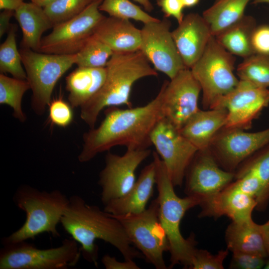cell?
Here are the masks:
<instances>
[{"instance_id":"obj_13","label":"cell","mask_w":269,"mask_h":269,"mask_svg":"<svg viewBox=\"0 0 269 269\" xmlns=\"http://www.w3.org/2000/svg\"><path fill=\"white\" fill-rule=\"evenodd\" d=\"M170 80L162 85V111L163 117L180 130L200 110L198 102L201 87L188 68Z\"/></svg>"},{"instance_id":"obj_16","label":"cell","mask_w":269,"mask_h":269,"mask_svg":"<svg viewBox=\"0 0 269 269\" xmlns=\"http://www.w3.org/2000/svg\"><path fill=\"white\" fill-rule=\"evenodd\" d=\"M269 143V127L255 133L223 128L216 135L209 149L226 170L233 172L242 161Z\"/></svg>"},{"instance_id":"obj_30","label":"cell","mask_w":269,"mask_h":269,"mask_svg":"<svg viewBox=\"0 0 269 269\" xmlns=\"http://www.w3.org/2000/svg\"><path fill=\"white\" fill-rule=\"evenodd\" d=\"M17 29V25L12 24L6 39L0 45V72L9 73L15 78L26 80V74L16 45Z\"/></svg>"},{"instance_id":"obj_43","label":"cell","mask_w":269,"mask_h":269,"mask_svg":"<svg viewBox=\"0 0 269 269\" xmlns=\"http://www.w3.org/2000/svg\"><path fill=\"white\" fill-rule=\"evenodd\" d=\"M265 248L269 257V220L265 223L261 225Z\"/></svg>"},{"instance_id":"obj_41","label":"cell","mask_w":269,"mask_h":269,"mask_svg":"<svg viewBox=\"0 0 269 269\" xmlns=\"http://www.w3.org/2000/svg\"><path fill=\"white\" fill-rule=\"evenodd\" d=\"M14 11L2 10L0 13V37L1 38L5 33H7L12 24L10 20L14 16Z\"/></svg>"},{"instance_id":"obj_39","label":"cell","mask_w":269,"mask_h":269,"mask_svg":"<svg viewBox=\"0 0 269 269\" xmlns=\"http://www.w3.org/2000/svg\"><path fill=\"white\" fill-rule=\"evenodd\" d=\"M156 4L161 8L165 17L172 16L178 23L183 20L184 6L181 0H159Z\"/></svg>"},{"instance_id":"obj_32","label":"cell","mask_w":269,"mask_h":269,"mask_svg":"<svg viewBox=\"0 0 269 269\" xmlns=\"http://www.w3.org/2000/svg\"><path fill=\"white\" fill-rule=\"evenodd\" d=\"M256 153L239 171H251L261 181L263 191L256 208L263 211L269 201V143Z\"/></svg>"},{"instance_id":"obj_6","label":"cell","mask_w":269,"mask_h":269,"mask_svg":"<svg viewBox=\"0 0 269 269\" xmlns=\"http://www.w3.org/2000/svg\"><path fill=\"white\" fill-rule=\"evenodd\" d=\"M236 58L212 36L200 58L190 68L202 91V105L210 109L239 82L234 73Z\"/></svg>"},{"instance_id":"obj_9","label":"cell","mask_w":269,"mask_h":269,"mask_svg":"<svg viewBox=\"0 0 269 269\" xmlns=\"http://www.w3.org/2000/svg\"><path fill=\"white\" fill-rule=\"evenodd\" d=\"M111 215L120 222L129 240L143 255L146 262L156 269H167L163 254L169 251L170 247L159 220L157 198L140 213Z\"/></svg>"},{"instance_id":"obj_2","label":"cell","mask_w":269,"mask_h":269,"mask_svg":"<svg viewBox=\"0 0 269 269\" xmlns=\"http://www.w3.org/2000/svg\"><path fill=\"white\" fill-rule=\"evenodd\" d=\"M65 231L80 246L81 256L90 263L98 266L97 240L115 247L125 260L144 259L129 240L120 222L98 206L87 204L78 195L69 198V204L61 219Z\"/></svg>"},{"instance_id":"obj_17","label":"cell","mask_w":269,"mask_h":269,"mask_svg":"<svg viewBox=\"0 0 269 269\" xmlns=\"http://www.w3.org/2000/svg\"><path fill=\"white\" fill-rule=\"evenodd\" d=\"M185 178L187 195L197 196L202 199L225 188L235 178V173L221 169L208 148L197 152Z\"/></svg>"},{"instance_id":"obj_28","label":"cell","mask_w":269,"mask_h":269,"mask_svg":"<svg viewBox=\"0 0 269 269\" xmlns=\"http://www.w3.org/2000/svg\"><path fill=\"white\" fill-rule=\"evenodd\" d=\"M239 80L260 88H269V54L254 53L244 58L237 68Z\"/></svg>"},{"instance_id":"obj_3","label":"cell","mask_w":269,"mask_h":269,"mask_svg":"<svg viewBox=\"0 0 269 269\" xmlns=\"http://www.w3.org/2000/svg\"><path fill=\"white\" fill-rule=\"evenodd\" d=\"M105 68L106 75L102 86L80 107L81 118L90 129L95 128L97 118L104 109L121 105L132 108L130 96L134 83L141 78L158 75L139 50L114 52Z\"/></svg>"},{"instance_id":"obj_4","label":"cell","mask_w":269,"mask_h":269,"mask_svg":"<svg viewBox=\"0 0 269 269\" xmlns=\"http://www.w3.org/2000/svg\"><path fill=\"white\" fill-rule=\"evenodd\" d=\"M156 168V185L158 191L159 218L169 244L170 265H176L189 269L196 249L197 242L194 234L187 239L180 232V224L185 213L190 209L199 205L202 199L195 196L178 197L175 192L165 165L156 151L152 154Z\"/></svg>"},{"instance_id":"obj_27","label":"cell","mask_w":269,"mask_h":269,"mask_svg":"<svg viewBox=\"0 0 269 269\" xmlns=\"http://www.w3.org/2000/svg\"><path fill=\"white\" fill-rule=\"evenodd\" d=\"M251 0H215L202 15L212 36H217L240 20L244 16L246 7Z\"/></svg>"},{"instance_id":"obj_23","label":"cell","mask_w":269,"mask_h":269,"mask_svg":"<svg viewBox=\"0 0 269 269\" xmlns=\"http://www.w3.org/2000/svg\"><path fill=\"white\" fill-rule=\"evenodd\" d=\"M14 17L22 31L21 48L38 52L42 34L54 25L43 7L24 2L14 11Z\"/></svg>"},{"instance_id":"obj_37","label":"cell","mask_w":269,"mask_h":269,"mask_svg":"<svg viewBox=\"0 0 269 269\" xmlns=\"http://www.w3.org/2000/svg\"><path fill=\"white\" fill-rule=\"evenodd\" d=\"M267 258L250 253L234 252L230 264V269H260L264 267Z\"/></svg>"},{"instance_id":"obj_40","label":"cell","mask_w":269,"mask_h":269,"mask_svg":"<svg viewBox=\"0 0 269 269\" xmlns=\"http://www.w3.org/2000/svg\"><path fill=\"white\" fill-rule=\"evenodd\" d=\"M102 263L106 269H139L140 268L134 260H125L124 262L117 261L115 257L108 254L102 258Z\"/></svg>"},{"instance_id":"obj_49","label":"cell","mask_w":269,"mask_h":269,"mask_svg":"<svg viewBox=\"0 0 269 269\" xmlns=\"http://www.w3.org/2000/svg\"><path fill=\"white\" fill-rule=\"evenodd\" d=\"M54 0H46V1H45V4H44V6H45V5H46L47 4H48V3H50V2H52V1H54ZM44 6H43V7H44Z\"/></svg>"},{"instance_id":"obj_24","label":"cell","mask_w":269,"mask_h":269,"mask_svg":"<svg viewBox=\"0 0 269 269\" xmlns=\"http://www.w3.org/2000/svg\"><path fill=\"white\" fill-rule=\"evenodd\" d=\"M106 68L78 67L65 79L68 101L72 107H81L100 89L106 78Z\"/></svg>"},{"instance_id":"obj_33","label":"cell","mask_w":269,"mask_h":269,"mask_svg":"<svg viewBox=\"0 0 269 269\" xmlns=\"http://www.w3.org/2000/svg\"><path fill=\"white\" fill-rule=\"evenodd\" d=\"M99 10L107 13L110 16L133 19L143 24L159 20L130 0H103Z\"/></svg>"},{"instance_id":"obj_25","label":"cell","mask_w":269,"mask_h":269,"mask_svg":"<svg viewBox=\"0 0 269 269\" xmlns=\"http://www.w3.org/2000/svg\"><path fill=\"white\" fill-rule=\"evenodd\" d=\"M227 249L232 253L253 254L268 257L261 225L252 218L239 222L232 221L225 232Z\"/></svg>"},{"instance_id":"obj_20","label":"cell","mask_w":269,"mask_h":269,"mask_svg":"<svg viewBox=\"0 0 269 269\" xmlns=\"http://www.w3.org/2000/svg\"><path fill=\"white\" fill-rule=\"evenodd\" d=\"M156 184V168L153 160L141 170L138 178L124 195L104 205V210L112 215L140 213L146 208Z\"/></svg>"},{"instance_id":"obj_7","label":"cell","mask_w":269,"mask_h":269,"mask_svg":"<svg viewBox=\"0 0 269 269\" xmlns=\"http://www.w3.org/2000/svg\"><path fill=\"white\" fill-rule=\"evenodd\" d=\"M56 247L37 248L26 241L3 245L0 269H67L75 266L81 256L78 243L64 239Z\"/></svg>"},{"instance_id":"obj_19","label":"cell","mask_w":269,"mask_h":269,"mask_svg":"<svg viewBox=\"0 0 269 269\" xmlns=\"http://www.w3.org/2000/svg\"><path fill=\"white\" fill-rule=\"evenodd\" d=\"M171 34L184 64L188 69L201 56L212 36L206 21L196 13L184 16Z\"/></svg>"},{"instance_id":"obj_11","label":"cell","mask_w":269,"mask_h":269,"mask_svg":"<svg viewBox=\"0 0 269 269\" xmlns=\"http://www.w3.org/2000/svg\"><path fill=\"white\" fill-rule=\"evenodd\" d=\"M150 140L173 185L180 186L198 149L164 118L153 129Z\"/></svg>"},{"instance_id":"obj_44","label":"cell","mask_w":269,"mask_h":269,"mask_svg":"<svg viewBox=\"0 0 269 269\" xmlns=\"http://www.w3.org/2000/svg\"><path fill=\"white\" fill-rule=\"evenodd\" d=\"M134 1L138 3L141 5L144 10L147 12H150L152 11L154 7L152 4L151 3L150 0H133Z\"/></svg>"},{"instance_id":"obj_50","label":"cell","mask_w":269,"mask_h":269,"mask_svg":"<svg viewBox=\"0 0 269 269\" xmlns=\"http://www.w3.org/2000/svg\"><path fill=\"white\" fill-rule=\"evenodd\" d=\"M156 1V2L159 1V0H155Z\"/></svg>"},{"instance_id":"obj_48","label":"cell","mask_w":269,"mask_h":269,"mask_svg":"<svg viewBox=\"0 0 269 269\" xmlns=\"http://www.w3.org/2000/svg\"><path fill=\"white\" fill-rule=\"evenodd\" d=\"M264 268L265 269H269V260H267Z\"/></svg>"},{"instance_id":"obj_47","label":"cell","mask_w":269,"mask_h":269,"mask_svg":"<svg viewBox=\"0 0 269 269\" xmlns=\"http://www.w3.org/2000/svg\"><path fill=\"white\" fill-rule=\"evenodd\" d=\"M254 4L269 3V0H252Z\"/></svg>"},{"instance_id":"obj_46","label":"cell","mask_w":269,"mask_h":269,"mask_svg":"<svg viewBox=\"0 0 269 269\" xmlns=\"http://www.w3.org/2000/svg\"><path fill=\"white\" fill-rule=\"evenodd\" d=\"M30 1L33 2L40 6L43 7L46 0H29Z\"/></svg>"},{"instance_id":"obj_45","label":"cell","mask_w":269,"mask_h":269,"mask_svg":"<svg viewBox=\"0 0 269 269\" xmlns=\"http://www.w3.org/2000/svg\"><path fill=\"white\" fill-rule=\"evenodd\" d=\"M184 7H191L196 5L200 0H181Z\"/></svg>"},{"instance_id":"obj_15","label":"cell","mask_w":269,"mask_h":269,"mask_svg":"<svg viewBox=\"0 0 269 269\" xmlns=\"http://www.w3.org/2000/svg\"><path fill=\"white\" fill-rule=\"evenodd\" d=\"M148 148L127 149L122 155L108 152L105 164L99 174L98 184L101 188L104 205L128 193L134 184L135 171L150 154Z\"/></svg>"},{"instance_id":"obj_8","label":"cell","mask_w":269,"mask_h":269,"mask_svg":"<svg viewBox=\"0 0 269 269\" xmlns=\"http://www.w3.org/2000/svg\"><path fill=\"white\" fill-rule=\"evenodd\" d=\"M19 51L32 92V108L36 114L41 115L51 102L57 82L75 64L76 55L48 54L23 48Z\"/></svg>"},{"instance_id":"obj_12","label":"cell","mask_w":269,"mask_h":269,"mask_svg":"<svg viewBox=\"0 0 269 269\" xmlns=\"http://www.w3.org/2000/svg\"><path fill=\"white\" fill-rule=\"evenodd\" d=\"M167 17L143 24L139 50L154 68L170 79L186 68L173 39Z\"/></svg>"},{"instance_id":"obj_5","label":"cell","mask_w":269,"mask_h":269,"mask_svg":"<svg viewBox=\"0 0 269 269\" xmlns=\"http://www.w3.org/2000/svg\"><path fill=\"white\" fill-rule=\"evenodd\" d=\"M13 200L25 213L26 219L18 230L1 239L2 245L34 240L43 233L60 236L57 225L69 202V198L60 190L42 191L22 185L16 190Z\"/></svg>"},{"instance_id":"obj_36","label":"cell","mask_w":269,"mask_h":269,"mask_svg":"<svg viewBox=\"0 0 269 269\" xmlns=\"http://www.w3.org/2000/svg\"><path fill=\"white\" fill-rule=\"evenodd\" d=\"M49 118L51 123L66 127L73 120L71 106L61 98L53 100L49 105Z\"/></svg>"},{"instance_id":"obj_42","label":"cell","mask_w":269,"mask_h":269,"mask_svg":"<svg viewBox=\"0 0 269 269\" xmlns=\"http://www.w3.org/2000/svg\"><path fill=\"white\" fill-rule=\"evenodd\" d=\"M24 1L23 0H0L1 10H10L15 11Z\"/></svg>"},{"instance_id":"obj_1","label":"cell","mask_w":269,"mask_h":269,"mask_svg":"<svg viewBox=\"0 0 269 269\" xmlns=\"http://www.w3.org/2000/svg\"><path fill=\"white\" fill-rule=\"evenodd\" d=\"M163 87L145 105L126 109L108 107L98 128L90 129L83 135V146L78 155L80 162H86L99 153L117 145L127 149H147L152 145L150 135L163 118L161 105Z\"/></svg>"},{"instance_id":"obj_38","label":"cell","mask_w":269,"mask_h":269,"mask_svg":"<svg viewBox=\"0 0 269 269\" xmlns=\"http://www.w3.org/2000/svg\"><path fill=\"white\" fill-rule=\"evenodd\" d=\"M252 44L255 53L269 54V25L256 27L253 33Z\"/></svg>"},{"instance_id":"obj_21","label":"cell","mask_w":269,"mask_h":269,"mask_svg":"<svg viewBox=\"0 0 269 269\" xmlns=\"http://www.w3.org/2000/svg\"><path fill=\"white\" fill-rule=\"evenodd\" d=\"M93 36L114 52L135 51L140 45V29L126 19L105 16L96 27Z\"/></svg>"},{"instance_id":"obj_22","label":"cell","mask_w":269,"mask_h":269,"mask_svg":"<svg viewBox=\"0 0 269 269\" xmlns=\"http://www.w3.org/2000/svg\"><path fill=\"white\" fill-rule=\"evenodd\" d=\"M227 115L225 108L200 109L179 131L198 151L204 150L209 148L216 135L225 127Z\"/></svg>"},{"instance_id":"obj_31","label":"cell","mask_w":269,"mask_h":269,"mask_svg":"<svg viewBox=\"0 0 269 269\" xmlns=\"http://www.w3.org/2000/svg\"><path fill=\"white\" fill-rule=\"evenodd\" d=\"M114 52L93 35L76 54L78 67L104 68Z\"/></svg>"},{"instance_id":"obj_34","label":"cell","mask_w":269,"mask_h":269,"mask_svg":"<svg viewBox=\"0 0 269 269\" xmlns=\"http://www.w3.org/2000/svg\"><path fill=\"white\" fill-rule=\"evenodd\" d=\"M94 0H55L44 6L43 8L55 25L78 15Z\"/></svg>"},{"instance_id":"obj_29","label":"cell","mask_w":269,"mask_h":269,"mask_svg":"<svg viewBox=\"0 0 269 269\" xmlns=\"http://www.w3.org/2000/svg\"><path fill=\"white\" fill-rule=\"evenodd\" d=\"M30 86L27 80L9 77L4 74H0V104L12 108L14 117L21 122L26 120L21 107L24 93Z\"/></svg>"},{"instance_id":"obj_14","label":"cell","mask_w":269,"mask_h":269,"mask_svg":"<svg viewBox=\"0 0 269 269\" xmlns=\"http://www.w3.org/2000/svg\"><path fill=\"white\" fill-rule=\"evenodd\" d=\"M269 105V88L257 87L239 80L236 87L218 100L211 109L227 110L224 128L246 130L251 128L253 121Z\"/></svg>"},{"instance_id":"obj_26","label":"cell","mask_w":269,"mask_h":269,"mask_svg":"<svg viewBox=\"0 0 269 269\" xmlns=\"http://www.w3.org/2000/svg\"><path fill=\"white\" fill-rule=\"evenodd\" d=\"M256 27V19L244 15L238 22L214 37L228 52L245 58L255 53L252 38Z\"/></svg>"},{"instance_id":"obj_18","label":"cell","mask_w":269,"mask_h":269,"mask_svg":"<svg viewBox=\"0 0 269 269\" xmlns=\"http://www.w3.org/2000/svg\"><path fill=\"white\" fill-rule=\"evenodd\" d=\"M199 205L200 218L225 216L232 221L239 222L252 218L257 203L254 197L240 191L231 182L219 192L203 198Z\"/></svg>"},{"instance_id":"obj_10","label":"cell","mask_w":269,"mask_h":269,"mask_svg":"<svg viewBox=\"0 0 269 269\" xmlns=\"http://www.w3.org/2000/svg\"><path fill=\"white\" fill-rule=\"evenodd\" d=\"M103 0H94L78 15L56 24L42 37L38 52L55 54H76L93 35L105 16L99 10Z\"/></svg>"},{"instance_id":"obj_35","label":"cell","mask_w":269,"mask_h":269,"mask_svg":"<svg viewBox=\"0 0 269 269\" xmlns=\"http://www.w3.org/2000/svg\"><path fill=\"white\" fill-rule=\"evenodd\" d=\"M228 254V249L222 250L214 255L207 250L196 249L189 269H223Z\"/></svg>"}]
</instances>
